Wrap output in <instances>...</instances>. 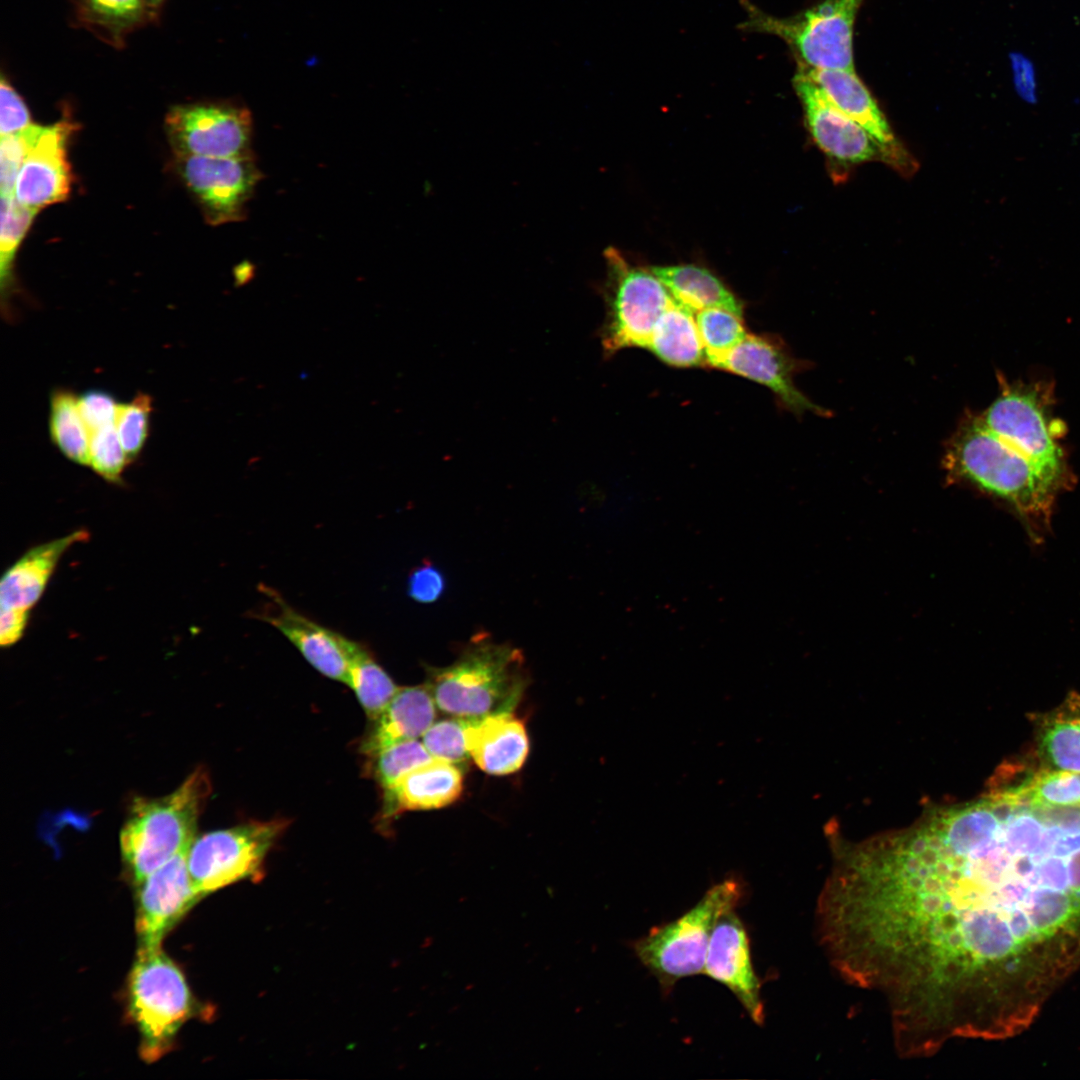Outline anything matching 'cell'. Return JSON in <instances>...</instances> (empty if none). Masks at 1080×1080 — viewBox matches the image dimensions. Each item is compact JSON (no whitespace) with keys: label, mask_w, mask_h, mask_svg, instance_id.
Returning <instances> with one entry per match:
<instances>
[{"label":"cell","mask_w":1080,"mask_h":1080,"mask_svg":"<svg viewBox=\"0 0 1080 1080\" xmlns=\"http://www.w3.org/2000/svg\"><path fill=\"white\" fill-rule=\"evenodd\" d=\"M1066 707L1045 720L1040 749L1054 767L1080 773V696H1072Z\"/></svg>","instance_id":"cell-25"},{"label":"cell","mask_w":1080,"mask_h":1080,"mask_svg":"<svg viewBox=\"0 0 1080 1080\" xmlns=\"http://www.w3.org/2000/svg\"><path fill=\"white\" fill-rule=\"evenodd\" d=\"M210 788L207 772L198 768L172 793L133 801L121 828L120 850L136 885L188 850Z\"/></svg>","instance_id":"cell-3"},{"label":"cell","mask_w":1080,"mask_h":1080,"mask_svg":"<svg viewBox=\"0 0 1080 1080\" xmlns=\"http://www.w3.org/2000/svg\"><path fill=\"white\" fill-rule=\"evenodd\" d=\"M0 277L2 290L10 284L16 250L38 211L20 204L14 195H1Z\"/></svg>","instance_id":"cell-31"},{"label":"cell","mask_w":1080,"mask_h":1080,"mask_svg":"<svg viewBox=\"0 0 1080 1080\" xmlns=\"http://www.w3.org/2000/svg\"><path fill=\"white\" fill-rule=\"evenodd\" d=\"M980 418L994 434L1050 473L1066 479L1062 451L1040 392L1032 387L1009 388Z\"/></svg>","instance_id":"cell-11"},{"label":"cell","mask_w":1080,"mask_h":1080,"mask_svg":"<svg viewBox=\"0 0 1080 1080\" xmlns=\"http://www.w3.org/2000/svg\"><path fill=\"white\" fill-rule=\"evenodd\" d=\"M1031 805L1064 808L1080 803V773L1067 770H1042L1022 783Z\"/></svg>","instance_id":"cell-29"},{"label":"cell","mask_w":1080,"mask_h":1080,"mask_svg":"<svg viewBox=\"0 0 1080 1080\" xmlns=\"http://www.w3.org/2000/svg\"><path fill=\"white\" fill-rule=\"evenodd\" d=\"M703 973L728 988L751 1020L763 1025L762 984L752 963L746 927L735 908L723 912L716 921Z\"/></svg>","instance_id":"cell-14"},{"label":"cell","mask_w":1080,"mask_h":1080,"mask_svg":"<svg viewBox=\"0 0 1080 1080\" xmlns=\"http://www.w3.org/2000/svg\"><path fill=\"white\" fill-rule=\"evenodd\" d=\"M286 826L284 819L252 821L195 837L187 866L199 896L261 874L267 853Z\"/></svg>","instance_id":"cell-7"},{"label":"cell","mask_w":1080,"mask_h":1080,"mask_svg":"<svg viewBox=\"0 0 1080 1080\" xmlns=\"http://www.w3.org/2000/svg\"><path fill=\"white\" fill-rule=\"evenodd\" d=\"M254 275V267L250 263H242L235 270V279L238 285L247 283Z\"/></svg>","instance_id":"cell-42"},{"label":"cell","mask_w":1080,"mask_h":1080,"mask_svg":"<svg viewBox=\"0 0 1080 1080\" xmlns=\"http://www.w3.org/2000/svg\"><path fill=\"white\" fill-rule=\"evenodd\" d=\"M743 893L736 878L724 879L680 917L633 941L634 954L657 979L663 993L671 992L679 980L703 973L716 921L723 912L736 908Z\"/></svg>","instance_id":"cell-4"},{"label":"cell","mask_w":1080,"mask_h":1080,"mask_svg":"<svg viewBox=\"0 0 1080 1080\" xmlns=\"http://www.w3.org/2000/svg\"><path fill=\"white\" fill-rule=\"evenodd\" d=\"M152 400L146 394H138L125 404H119L115 427L129 461L142 450L149 432Z\"/></svg>","instance_id":"cell-33"},{"label":"cell","mask_w":1080,"mask_h":1080,"mask_svg":"<svg viewBox=\"0 0 1080 1080\" xmlns=\"http://www.w3.org/2000/svg\"><path fill=\"white\" fill-rule=\"evenodd\" d=\"M652 273L665 285L674 301L697 313L707 308H721L743 317L742 304L711 272L694 265L652 267Z\"/></svg>","instance_id":"cell-23"},{"label":"cell","mask_w":1080,"mask_h":1080,"mask_svg":"<svg viewBox=\"0 0 1080 1080\" xmlns=\"http://www.w3.org/2000/svg\"><path fill=\"white\" fill-rule=\"evenodd\" d=\"M187 851L173 857L137 885L138 952L161 949L166 934L201 898L188 871Z\"/></svg>","instance_id":"cell-12"},{"label":"cell","mask_w":1080,"mask_h":1080,"mask_svg":"<svg viewBox=\"0 0 1080 1080\" xmlns=\"http://www.w3.org/2000/svg\"><path fill=\"white\" fill-rule=\"evenodd\" d=\"M948 472L1010 502L1026 519H1048L1064 479L990 431L980 417L963 422L945 454Z\"/></svg>","instance_id":"cell-1"},{"label":"cell","mask_w":1080,"mask_h":1080,"mask_svg":"<svg viewBox=\"0 0 1080 1080\" xmlns=\"http://www.w3.org/2000/svg\"><path fill=\"white\" fill-rule=\"evenodd\" d=\"M1015 72L1016 87L1018 88L1019 93L1023 97H1025L1026 100L1032 101L1035 98V87L1034 79L1029 65L1017 63L1015 65Z\"/></svg>","instance_id":"cell-41"},{"label":"cell","mask_w":1080,"mask_h":1080,"mask_svg":"<svg viewBox=\"0 0 1080 1080\" xmlns=\"http://www.w3.org/2000/svg\"><path fill=\"white\" fill-rule=\"evenodd\" d=\"M128 461L115 424L90 433L89 465L105 480L120 482Z\"/></svg>","instance_id":"cell-34"},{"label":"cell","mask_w":1080,"mask_h":1080,"mask_svg":"<svg viewBox=\"0 0 1080 1080\" xmlns=\"http://www.w3.org/2000/svg\"><path fill=\"white\" fill-rule=\"evenodd\" d=\"M40 129L31 124L27 128L1 137L0 141V190L1 195H14L19 171Z\"/></svg>","instance_id":"cell-36"},{"label":"cell","mask_w":1080,"mask_h":1080,"mask_svg":"<svg viewBox=\"0 0 1080 1080\" xmlns=\"http://www.w3.org/2000/svg\"><path fill=\"white\" fill-rule=\"evenodd\" d=\"M445 589L441 571L430 563H423L410 574L409 596L420 603H432L440 598Z\"/></svg>","instance_id":"cell-39"},{"label":"cell","mask_w":1080,"mask_h":1080,"mask_svg":"<svg viewBox=\"0 0 1080 1080\" xmlns=\"http://www.w3.org/2000/svg\"><path fill=\"white\" fill-rule=\"evenodd\" d=\"M664 363L688 368L705 363V353L695 317L675 301L658 319L647 346Z\"/></svg>","instance_id":"cell-24"},{"label":"cell","mask_w":1080,"mask_h":1080,"mask_svg":"<svg viewBox=\"0 0 1080 1080\" xmlns=\"http://www.w3.org/2000/svg\"><path fill=\"white\" fill-rule=\"evenodd\" d=\"M165 125L176 156H255L252 116L244 105L201 102L174 106Z\"/></svg>","instance_id":"cell-9"},{"label":"cell","mask_w":1080,"mask_h":1080,"mask_svg":"<svg viewBox=\"0 0 1080 1080\" xmlns=\"http://www.w3.org/2000/svg\"><path fill=\"white\" fill-rule=\"evenodd\" d=\"M716 368L766 386L795 413H823L795 386L796 361L768 336L748 334Z\"/></svg>","instance_id":"cell-18"},{"label":"cell","mask_w":1080,"mask_h":1080,"mask_svg":"<svg viewBox=\"0 0 1080 1080\" xmlns=\"http://www.w3.org/2000/svg\"><path fill=\"white\" fill-rule=\"evenodd\" d=\"M29 110L21 96L4 77L0 82V134L17 133L31 125Z\"/></svg>","instance_id":"cell-38"},{"label":"cell","mask_w":1080,"mask_h":1080,"mask_svg":"<svg viewBox=\"0 0 1080 1080\" xmlns=\"http://www.w3.org/2000/svg\"><path fill=\"white\" fill-rule=\"evenodd\" d=\"M466 743L476 765L491 775L514 773L529 753L525 725L512 712L470 718Z\"/></svg>","instance_id":"cell-19"},{"label":"cell","mask_w":1080,"mask_h":1080,"mask_svg":"<svg viewBox=\"0 0 1080 1080\" xmlns=\"http://www.w3.org/2000/svg\"><path fill=\"white\" fill-rule=\"evenodd\" d=\"M605 256L612 284L603 347L607 353L647 348L658 319L674 299L652 271L629 267L613 249Z\"/></svg>","instance_id":"cell-8"},{"label":"cell","mask_w":1080,"mask_h":1080,"mask_svg":"<svg viewBox=\"0 0 1080 1080\" xmlns=\"http://www.w3.org/2000/svg\"><path fill=\"white\" fill-rule=\"evenodd\" d=\"M75 128L68 120L40 126L16 180L20 204L39 211L68 197L73 177L66 147Z\"/></svg>","instance_id":"cell-15"},{"label":"cell","mask_w":1080,"mask_h":1080,"mask_svg":"<svg viewBox=\"0 0 1080 1080\" xmlns=\"http://www.w3.org/2000/svg\"><path fill=\"white\" fill-rule=\"evenodd\" d=\"M426 685L438 710L477 718L512 712L528 675L521 650L478 634L452 664L427 667Z\"/></svg>","instance_id":"cell-2"},{"label":"cell","mask_w":1080,"mask_h":1080,"mask_svg":"<svg viewBox=\"0 0 1080 1080\" xmlns=\"http://www.w3.org/2000/svg\"><path fill=\"white\" fill-rule=\"evenodd\" d=\"M179 175L214 226L246 218L247 206L263 174L255 156H176Z\"/></svg>","instance_id":"cell-10"},{"label":"cell","mask_w":1080,"mask_h":1080,"mask_svg":"<svg viewBox=\"0 0 1080 1080\" xmlns=\"http://www.w3.org/2000/svg\"><path fill=\"white\" fill-rule=\"evenodd\" d=\"M161 1L162 0H143L146 9L157 7Z\"/></svg>","instance_id":"cell-43"},{"label":"cell","mask_w":1080,"mask_h":1080,"mask_svg":"<svg viewBox=\"0 0 1080 1080\" xmlns=\"http://www.w3.org/2000/svg\"><path fill=\"white\" fill-rule=\"evenodd\" d=\"M745 31L775 35L815 69L854 70L853 31L863 0H824L798 15L779 18L763 12L749 0H741Z\"/></svg>","instance_id":"cell-6"},{"label":"cell","mask_w":1080,"mask_h":1080,"mask_svg":"<svg viewBox=\"0 0 1080 1080\" xmlns=\"http://www.w3.org/2000/svg\"><path fill=\"white\" fill-rule=\"evenodd\" d=\"M28 618V610L1 607L0 642L3 647L15 644L23 636Z\"/></svg>","instance_id":"cell-40"},{"label":"cell","mask_w":1080,"mask_h":1080,"mask_svg":"<svg viewBox=\"0 0 1080 1080\" xmlns=\"http://www.w3.org/2000/svg\"><path fill=\"white\" fill-rule=\"evenodd\" d=\"M49 430L52 441L64 456L77 464L89 465L90 431L72 392L63 389L53 392Z\"/></svg>","instance_id":"cell-27"},{"label":"cell","mask_w":1080,"mask_h":1080,"mask_svg":"<svg viewBox=\"0 0 1080 1080\" xmlns=\"http://www.w3.org/2000/svg\"><path fill=\"white\" fill-rule=\"evenodd\" d=\"M81 416L91 432L115 424L119 403L102 390H89L77 398Z\"/></svg>","instance_id":"cell-37"},{"label":"cell","mask_w":1080,"mask_h":1080,"mask_svg":"<svg viewBox=\"0 0 1080 1080\" xmlns=\"http://www.w3.org/2000/svg\"><path fill=\"white\" fill-rule=\"evenodd\" d=\"M370 758L372 775L383 792L394 787L412 770L434 760L418 739L394 744Z\"/></svg>","instance_id":"cell-30"},{"label":"cell","mask_w":1080,"mask_h":1080,"mask_svg":"<svg viewBox=\"0 0 1080 1080\" xmlns=\"http://www.w3.org/2000/svg\"><path fill=\"white\" fill-rule=\"evenodd\" d=\"M347 685L370 721L382 713L399 689L370 650L359 642L351 655Z\"/></svg>","instance_id":"cell-26"},{"label":"cell","mask_w":1080,"mask_h":1080,"mask_svg":"<svg viewBox=\"0 0 1080 1080\" xmlns=\"http://www.w3.org/2000/svg\"><path fill=\"white\" fill-rule=\"evenodd\" d=\"M793 84L804 109L808 130L828 157L846 164L883 160L881 149L872 136L838 109L801 69Z\"/></svg>","instance_id":"cell-16"},{"label":"cell","mask_w":1080,"mask_h":1080,"mask_svg":"<svg viewBox=\"0 0 1080 1080\" xmlns=\"http://www.w3.org/2000/svg\"><path fill=\"white\" fill-rule=\"evenodd\" d=\"M81 4L87 20L114 34L135 25L146 11L143 0H81Z\"/></svg>","instance_id":"cell-35"},{"label":"cell","mask_w":1080,"mask_h":1080,"mask_svg":"<svg viewBox=\"0 0 1080 1080\" xmlns=\"http://www.w3.org/2000/svg\"><path fill=\"white\" fill-rule=\"evenodd\" d=\"M88 537V531L76 530L27 551L1 579L0 606L29 611L43 594L64 552Z\"/></svg>","instance_id":"cell-22"},{"label":"cell","mask_w":1080,"mask_h":1080,"mask_svg":"<svg viewBox=\"0 0 1080 1080\" xmlns=\"http://www.w3.org/2000/svg\"><path fill=\"white\" fill-rule=\"evenodd\" d=\"M469 721L456 716L435 721L421 741L434 759L462 766L471 757L466 743Z\"/></svg>","instance_id":"cell-32"},{"label":"cell","mask_w":1080,"mask_h":1080,"mask_svg":"<svg viewBox=\"0 0 1080 1080\" xmlns=\"http://www.w3.org/2000/svg\"><path fill=\"white\" fill-rule=\"evenodd\" d=\"M800 69L838 109L872 136L887 164L903 173L912 170L913 161L908 152L895 138L878 104L854 70L815 69L801 64Z\"/></svg>","instance_id":"cell-17"},{"label":"cell","mask_w":1080,"mask_h":1080,"mask_svg":"<svg viewBox=\"0 0 1080 1080\" xmlns=\"http://www.w3.org/2000/svg\"><path fill=\"white\" fill-rule=\"evenodd\" d=\"M259 589L267 602L254 614L255 618L280 631L318 672L347 684L356 641L304 616L273 588L260 585Z\"/></svg>","instance_id":"cell-13"},{"label":"cell","mask_w":1080,"mask_h":1080,"mask_svg":"<svg viewBox=\"0 0 1080 1080\" xmlns=\"http://www.w3.org/2000/svg\"><path fill=\"white\" fill-rule=\"evenodd\" d=\"M705 353V363L716 368L748 335L743 317L721 308H707L695 316Z\"/></svg>","instance_id":"cell-28"},{"label":"cell","mask_w":1080,"mask_h":1080,"mask_svg":"<svg viewBox=\"0 0 1080 1080\" xmlns=\"http://www.w3.org/2000/svg\"><path fill=\"white\" fill-rule=\"evenodd\" d=\"M437 706L427 685L399 688L374 719L360 750L368 757L397 743L418 739L435 722Z\"/></svg>","instance_id":"cell-21"},{"label":"cell","mask_w":1080,"mask_h":1080,"mask_svg":"<svg viewBox=\"0 0 1080 1080\" xmlns=\"http://www.w3.org/2000/svg\"><path fill=\"white\" fill-rule=\"evenodd\" d=\"M128 1004L141 1037V1055L155 1061L168 1052L194 1003L181 969L161 949L138 952L128 979Z\"/></svg>","instance_id":"cell-5"},{"label":"cell","mask_w":1080,"mask_h":1080,"mask_svg":"<svg viewBox=\"0 0 1080 1080\" xmlns=\"http://www.w3.org/2000/svg\"><path fill=\"white\" fill-rule=\"evenodd\" d=\"M463 790L461 767L434 759L401 778L383 792L382 817L392 818L405 811L431 810L455 802Z\"/></svg>","instance_id":"cell-20"}]
</instances>
